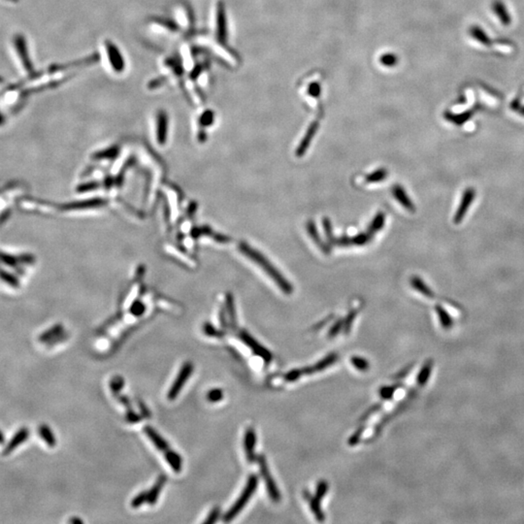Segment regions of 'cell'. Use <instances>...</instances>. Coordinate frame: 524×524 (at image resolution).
I'll return each instance as SVG.
<instances>
[{"label": "cell", "instance_id": "obj_4", "mask_svg": "<svg viewBox=\"0 0 524 524\" xmlns=\"http://www.w3.org/2000/svg\"><path fill=\"white\" fill-rule=\"evenodd\" d=\"M192 372H193L192 363L191 362H186L182 366V368H181L179 374L177 376L176 379L174 380L173 384L171 385V387H170V389L168 391L167 397H168L169 400L172 401V400H175L178 397V395L180 394L181 390L185 386L187 379L189 378V377L191 376Z\"/></svg>", "mask_w": 524, "mask_h": 524}, {"label": "cell", "instance_id": "obj_26", "mask_svg": "<svg viewBox=\"0 0 524 524\" xmlns=\"http://www.w3.org/2000/svg\"><path fill=\"white\" fill-rule=\"evenodd\" d=\"M350 362L358 371L361 372H366L370 368V363L365 358L360 356H352L350 358Z\"/></svg>", "mask_w": 524, "mask_h": 524}, {"label": "cell", "instance_id": "obj_8", "mask_svg": "<svg viewBox=\"0 0 524 524\" xmlns=\"http://www.w3.org/2000/svg\"><path fill=\"white\" fill-rule=\"evenodd\" d=\"M256 445H257V434L254 428H248L245 437H244V448L246 451L247 460L250 463L256 461Z\"/></svg>", "mask_w": 524, "mask_h": 524}, {"label": "cell", "instance_id": "obj_24", "mask_svg": "<svg viewBox=\"0 0 524 524\" xmlns=\"http://www.w3.org/2000/svg\"><path fill=\"white\" fill-rule=\"evenodd\" d=\"M157 131H158V137L162 138L164 137V134L166 132V127H167V122H168V118H167V116L165 112L163 111H160L157 114Z\"/></svg>", "mask_w": 524, "mask_h": 524}, {"label": "cell", "instance_id": "obj_44", "mask_svg": "<svg viewBox=\"0 0 524 524\" xmlns=\"http://www.w3.org/2000/svg\"><path fill=\"white\" fill-rule=\"evenodd\" d=\"M114 395H115V397H116V399H117V400H118V401H119V402H120V403L126 408V411H130V410H132L131 403H130L129 399H128L126 396L121 395L120 392H118V393H115Z\"/></svg>", "mask_w": 524, "mask_h": 524}, {"label": "cell", "instance_id": "obj_28", "mask_svg": "<svg viewBox=\"0 0 524 524\" xmlns=\"http://www.w3.org/2000/svg\"><path fill=\"white\" fill-rule=\"evenodd\" d=\"M226 308H227V314H228V318H229V320H230V323L233 327L236 326V315H235V308H234V303H233V298L231 295H228L227 296V299H226Z\"/></svg>", "mask_w": 524, "mask_h": 524}, {"label": "cell", "instance_id": "obj_47", "mask_svg": "<svg viewBox=\"0 0 524 524\" xmlns=\"http://www.w3.org/2000/svg\"><path fill=\"white\" fill-rule=\"evenodd\" d=\"M137 404H138V407L141 411V415L144 417V418H150V410L147 408V406L145 405L144 402H142L140 399L137 400Z\"/></svg>", "mask_w": 524, "mask_h": 524}, {"label": "cell", "instance_id": "obj_31", "mask_svg": "<svg viewBox=\"0 0 524 524\" xmlns=\"http://www.w3.org/2000/svg\"><path fill=\"white\" fill-rule=\"evenodd\" d=\"M224 398V390L221 388H213L207 393V399L211 403L220 402Z\"/></svg>", "mask_w": 524, "mask_h": 524}, {"label": "cell", "instance_id": "obj_38", "mask_svg": "<svg viewBox=\"0 0 524 524\" xmlns=\"http://www.w3.org/2000/svg\"><path fill=\"white\" fill-rule=\"evenodd\" d=\"M221 513H222V512H221V509H220L219 507H216V508H214V509H213V510H212V511L210 512V514L208 515V518H207V519H206V520L204 521V523H203V524H215V523H216V522H217V521H218V520L220 519V517H221Z\"/></svg>", "mask_w": 524, "mask_h": 524}, {"label": "cell", "instance_id": "obj_40", "mask_svg": "<svg viewBox=\"0 0 524 524\" xmlns=\"http://www.w3.org/2000/svg\"><path fill=\"white\" fill-rule=\"evenodd\" d=\"M365 429V426H362V427H359L349 439V446H355L359 440L361 439V436L363 434V431Z\"/></svg>", "mask_w": 524, "mask_h": 524}, {"label": "cell", "instance_id": "obj_48", "mask_svg": "<svg viewBox=\"0 0 524 524\" xmlns=\"http://www.w3.org/2000/svg\"><path fill=\"white\" fill-rule=\"evenodd\" d=\"M379 407H380V405H377V406H374L373 408H371L370 410H368L367 412H365L364 416H362V418H361V419H362V420H363V419H366V418H367V417H368V416H369V415H370V414H371L372 412H376V411H378V410L379 409Z\"/></svg>", "mask_w": 524, "mask_h": 524}, {"label": "cell", "instance_id": "obj_32", "mask_svg": "<svg viewBox=\"0 0 524 524\" xmlns=\"http://www.w3.org/2000/svg\"><path fill=\"white\" fill-rule=\"evenodd\" d=\"M123 386H124V379L119 376L114 377L110 381V388L112 390L113 394L120 392Z\"/></svg>", "mask_w": 524, "mask_h": 524}, {"label": "cell", "instance_id": "obj_9", "mask_svg": "<svg viewBox=\"0 0 524 524\" xmlns=\"http://www.w3.org/2000/svg\"><path fill=\"white\" fill-rule=\"evenodd\" d=\"M474 197H475L474 188H467L465 193H464V195H463V197H462V201H461V203L459 205V208H458V210L456 212V215H455V217L453 219V221H454L453 223L454 224L458 225L459 223H461V221L464 218L469 206L473 202Z\"/></svg>", "mask_w": 524, "mask_h": 524}, {"label": "cell", "instance_id": "obj_6", "mask_svg": "<svg viewBox=\"0 0 524 524\" xmlns=\"http://www.w3.org/2000/svg\"><path fill=\"white\" fill-rule=\"evenodd\" d=\"M239 338L244 344H246L255 352L256 355L262 357L266 364H269L271 362L272 357H273L271 351L267 349L266 348H264L262 344H260L255 338L251 336L247 331L245 330L241 331L239 333Z\"/></svg>", "mask_w": 524, "mask_h": 524}, {"label": "cell", "instance_id": "obj_45", "mask_svg": "<svg viewBox=\"0 0 524 524\" xmlns=\"http://www.w3.org/2000/svg\"><path fill=\"white\" fill-rule=\"evenodd\" d=\"M130 312L134 316H141L145 312V306L143 304H141L140 302H136V303H134L132 305V307L130 309Z\"/></svg>", "mask_w": 524, "mask_h": 524}, {"label": "cell", "instance_id": "obj_14", "mask_svg": "<svg viewBox=\"0 0 524 524\" xmlns=\"http://www.w3.org/2000/svg\"><path fill=\"white\" fill-rule=\"evenodd\" d=\"M144 432L148 436V438L150 439V441L153 443V445L156 447V449H159L160 451H163V452H166L167 450L170 449L168 443L151 426H149V425L145 426L144 427Z\"/></svg>", "mask_w": 524, "mask_h": 524}, {"label": "cell", "instance_id": "obj_17", "mask_svg": "<svg viewBox=\"0 0 524 524\" xmlns=\"http://www.w3.org/2000/svg\"><path fill=\"white\" fill-rule=\"evenodd\" d=\"M29 429H22V430H19V432L14 436V438L12 439V441L8 444V446L6 447V449H5L3 453L8 454V453H10L11 451L15 450V449H17L20 445H22V444L27 440V438H29Z\"/></svg>", "mask_w": 524, "mask_h": 524}, {"label": "cell", "instance_id": "obj_1", "mask_svg": "<svg viewBox=\"0 0 524 524\" xmlns=\"http://www.w3.org/2000/svg\"><path fill=\"white\" fill-rule=\"evenodd\" d=\"M240 249L242 253H244L248 258H250L252 261L258 263L262 269L268 274V276L276 283V285L281 289V291L285 294H291L293 292V288L291 285V283L269 262L267 261L262 254L257 252L256 250L249 247L247 244L242 243L240 245Z\"/></svg>", "mask_w": 524, "mask_h": 524}, {"label": "cell", "instance_id": "obj_27", "mask_svg": "<svg viewBox=\"0 0 524 524\" xmlns=\"http://www.w3.org/2000/svg\"><path fill=\"white\" fill-rule=\"evenodd\" d=\"M386 177H387V170L383 169V168H380V169H378L374 172H372L371 174H369L366 177V181L368 183H378V182H380V181L386 179Z\"/></svg>", "mask_w": 524, "mask_h": 524}, {"label": "cell", "instance_id": "obj_20", "mask_svg": "<svg viewBox=\"0 0 524 524\" xmlns=\"http://www.w3.org/2000/svg\"><path fill=\"white\" fill-rule=\"evenodd\" d=\"M39 434L41 436V438L45 441V443L51 447V448H54L57 444V440H56V437L54 435V433L52 432V429L47 426V425H41L39 427Z\"/></svg>", "mask_w": 524, "mask_h": 524}, {"label": "cell", "instance_id": "obj_39", "mask_svg": "<svg viewBox=\"0 0 524 524\" xmlns=\"http://www.w3.org/2000/svg\"><path fill=\"white\" fill-rule=\"evenodd\" d=\"M370 240V235L368 233H360L352 237V243L357 246H363Z\"/></svg>", "mask_w": 524, "mask_h": 524}, {"label": "cell", "instance_id": "obj_3", "mask_svg": "<svg viewBox=\"0 0 524 524\" xmlns=\"http://www.w3.org/2000/svg\"><path fill=\"white\" fill-rule=\"evenodd\" d=\"M257 460L259 462V466H260V469H261V474H262V478H263V481L265 483V487L266 489L268 491V495L269 497L271 498V500L275 503H279L281 501V493H280V490L278 489L277 485L275 483V481L273 480V477L269 471V467H268V464L266 462V459H265V456L264 455H260L257 457Z\"/></svg>", "mask_w": 524, "mask_h": 524}, {"label": "cell", "instance_id": "obj_7", "mask_svg": "<svg viewBox=\"0 0 524 524\" xmlns=\"http://www.w3.org/2000/svg\"><path fill=\"white\" fill-rule=\"evenodd\" d=\"M15 45H16V49L22 58V62L24 64V67L26 68V70L29 73V76L31 78H36L37 77V72L33 69V66H32V63L29 59V53H28V49H27V44H26V40L25 38L23 37L22 35H17L15 38Z\"/></svg>", "mask_w": 524, "mask_h": 524}, {"label": "cell", "instance_id": "obj_42", "mask_svg": "<svg viewBox=\"0 0 524 524\" xmlns=\"http://www.w3.org/2000/svg\"><path fill=\"white\" fill-rule=\"evenodd\" d=\"M343 327H344V320H339L330 328V331L328 332V337H335L338 333L342 330Z\"/></svg>", "mask_w": 524, "mask_h": 524}, {"label": "cell", "instance_id": "obj_2", "mask_svg": "<svg viewBox=\"0 0 524 524\" xmlns=\"http://www.w3.org/2000/svg\"><path fill=\"white\" fill-rule=\"evenodd\" d=\"M259 485V478L257 475H251L248 479L247 485L243 489L241 495L237 499V501L233 504V506L230 508V510L226 513L224 517V522L229 523L232 520H234L245 508V506L248 504L250 499L255 494Z\"/></svg>", "mask_w": 524, "mask_h": 524}, {"label": "cell", "instance_id": "obj_49", "mask_svg": "<svg viewBox=\"0 0 524 524\" xmlns=\"http://www.w3.org/2000/svg\"><path fill=\"white\" fill-rule=\"evenodd\" d=\"M69 523L71 524H83V521L82 520H79V519H72L69 521Z\"/></svg>", "mask_w": 524, "mask_h": 524}, {"label": "cell", "instance_id": "obj_19", "mask_svg": "<svg viewBox=\"0 0 524 524\" xmlns=\"http://www.w3.org/2000/svg\"><path fill=\"white\" fill-rule=\"evenodd\" d=\"M317 128H318V124L317 123H314L308 130V132L306 133L305 137L303 138V140L301 141V144L299 145V147L297 148L296 150V155L297 156H302L305 154V152L308 150L309 146H310V143L313 139V136L315 135L316 131H317Z\"/></svg>", "mask_w": 524, "mask_h": 524}, {"label": "cell", "instance_id": "obj_10", "mask_svg": "<svg viewBox=\"0 0 524 524\" xmlns=\"http://www.w3.org/2000/svg\"><path fill=\"white\" fill-rule=\"evenodd\" d=\"M303 495H304V498L308 501V503L310 505V508H311V511L314 514V516L317 519V521L320 522V523L324 522L325 517H324V513L322 512V509L320 507V500H319L316 496H313L308 490H304Z\"/></svg>", "mask_w": 524, "mask_h": 524}, {"label": "cell", "instance_id": "obj_15", "mask_svg": "<svg viewBox=\"0 0 524 524\" xmlns=\"http://www.w3.org/2000/svg\"><path fill=\"white\" fill-rule=\"evenodd\" d=\"M392 193H393L394 197L396 198V200H397L399 203H401V205H402L405 209H407V210H409V211H411V212H413V211H414L413 203H412V200L410 199L409 195L406 193V191L404 190L403 187H401V186H399V185L394 186L393 188H392Z\"/></svg>", "mask_w": 524, "mask_h": 524}, {"label": "cell", "instance_id": "obj_25", "mask_svg": "<svg viewBox=\"0 0 524 524\" xmlns=\"http://www.w3.org/2000/svg\"><path fill=\"white\" fill-rule=\"evenodd\" d=\"M436 312L438 314V317L440 319V322H441L442 326L444 328H446V329L450 328L451 325H452V320H451L449 314L447 313V311L444 310L441 306H436Z\"/></svg>", "mask_w": 524, "mask_h": 524}, {"label": "cell", "instance_id": "obj_29", "mask_svg": "<svg viewBox=\"0 0 524 524\" xmlns=\"http://www.w3.org/2000/svg\"><path fill=\"white\" fill-rule=\"evenodd\" d=\"M322 224H323V228H324V232L326 234V237H327V241L328 243L330 244V246H334L335 245V237L333 235V230H332V225H331V222L328 218H324L323 221H322Z\"/></svg>", "mask_w": 524, "mask_h": 524}, {"label": "cell", "instance_id": "obj_13", "mask_svg": "<svg viewBox=\"0 0 524 524\" xmlns=\"http://www.w3.org/2000/svg\"><path fill=\"white\" fill-rule=\"evenodd\" d=\"M307 231L310 235V237L312 238V240L317 244V246L326 255L329 254L331 248L329 245H326L321 239H320V233L318 231V228H317V225L313 222V221H309L307 223Z\"/></svg>", "mask_w": 524, "mask_h": 524}, {"label": "cell", "instance_id": "obj_33", "mask_svg": "<svg viewBox=\"0 0 524 524\" xmlns=\"http://www.w3.org/2000/svg\"><path fill=\"white\" fill-rule=\"evenodd\" d=\"M327 491H328V484L326 481H320L319 482L318 486H317V489H316V494L315 496L319 499V500H321L325 497V495L327 494Z\"/></svg>", "mask_w": 524, "mask_h": 524}, {"label": "cell", "instance_id": "obj_35", "mask_svg": "<svg viewBox=\"0 0 524 524\" xmlns=\"http://www.w3.org/2000/svg\"><path fill=\"white\" fill-rule=\"evenodd\" d=\"M397 386H382L380 389H379V395L381 397V399L383 400H389L393 397L394 395V392L396 390Z\"/></svg>", "mask_w": 524, "mask_h": 524}, {"label": "cell", "instance_id": "obj_46", "mask_svg": "<svg viewBox=\"0 0 524 524\" xmlns=\"http://www.w3.org/2000/svg\"><path fill=\"white\" fill-rule=\"evenodd\" d=\"M352 244H353L352 238L348 237V236H343L339 239H336L335 241V245L341 246V247H349V246H351Z\"/></svg>", "mask_w": 524, "mask_h": 524}, {"label": "cell", "instance_id": "obj_30", "mask_svg": "<svg viewBox=\"0 0 524 524\" xmlns=\"http://www.w3.org/2000/svg\"><path fill=\"white\" fill-rule=\"evenodd\" d=\"M61 331H62V327L60 325H58V326H55L53 329H51L50 331L44 333L41 337H40V341L42 342H51L54 340L55 337H58L60 334H61Z\"/></svg>", "mask_w": 524, "mask_h": 524}, {"label": "cell", "instance_id": "obj_21", "mask_svg": "<svg viewBox=\"0 0 524 524\" xmlns=\"http://www.w3.org/2000/svg\"><path fill=\"white\" fill-rule=\"evenodd\" d=\"M411 285H412V287L414 290L419 291L424 296L429 297V298L434 296L433 291L418 277H412V279H411Z\"/></svg>", "mask_w": 524, "mask_h": 524}, {"label": "cell", "instance_id": "obj_36", "mask_svg": "<svg viewBox=\"0 0 524 524\" xmlns=\"http://www.w3.org/2000/svg\"><path fill=\"white\" fill-rule=\"evenodd\" d=\"M147 501H148V491H143V492H140L137 496H135L132 499L131 506L133 508H138L144 503H146Z\"/></svg>", "mask_w": 524, "mask_h": 524}, {"label": "cell", "instance_id": "obj_22", "mask_svg": "<svg viewBox=\"0 0 524 524\" xmlns=\"http://www.w3.org/2000/svg\"><path fill=\"white\" fill-rule=\"evenodd\" d=\"M432 366H433V362L432 360H428L421 368V370L419 371V373L417 375V378H416V381L419 385H425V383L427 382V380L429 379V377L430 374L432 372Z\"/></svg>", "mask_w": 524, "mask_h": 524}, {"label": "cell", "instance_id": "obj_12", "mask_svg": "<svg viewBox=\"0 0 524 524\" xmlns=\"http://www.w3.org/2000/svg\"><path fill=\"white\" fill-rule=\"evenodd\" d=\"M222 4L223 3H220L217 9L216 27H217V38L222 43H225V39H226V20H225V8H224V5Z\"/></svg>", "mask_w": 524, "mask_h": 524}, {"label": "cell", "instance_id": "obj_43", "mask_svg": "<svg viewBox=\"0 0 524 524\" xmlns=\"http://www.w3.org/2000/svg\"><path fill=\"white\" fill-rule=\"evenodd\" d=\"M142 415L140 414H137L136 412H134L133 410H130V411H126V414H125V418L128 422L130 423H136V422H139L141 419H142Z\"/></svg>", "mask_w": 524, "mask_h": 524}, {"label": "cell", "instance_id": "obj_41", "mask_svg": "<svg viewBox=\"0 0 524 524\" xmlns=\"http://www.w3.org/2000/svg\"><path fill=\"white\" fill-rule=\"evenodd\" d=\"M303 374V369H294L285 375V379L288 381H295Z\"/></svg>", "mask_w": 524, "mask_h": 524}, {"label": "cell", "instance_id": "obj_37", "mask_svg": "<svg viewBox=\"0 0 524 524\" xmlns=\"http://www.w3.org/2000/svg\"><path fill=\"white\" fill-rule=\"evenodd\" d=\"M356 314H357V311H350L349 314L348 315V317L346 318L345 321H344V331L346 334H349L350 329H351V326H352V323H353V320L356 317Z\"/></svg>", "mask_w": 524, "mask_h": 524}, {"label": "cell", "instance_id": "obj_5", "mask_svg": "<svg viewBox=\"0 0 524 524\" xmlns=\"http://www.w3.org/2000/svg\"><path fill=\"white\" fill-rule=\"evenodd\" d=\"M104 46L107 59L111 68L116 73L123 72L125 69V61L118 48L111 41H106Z\"/></svg>", "mask_w": 524, "mask_h": 524}, {"label": "cell", "instance_id": "obj_16", "mask_svg": "<svg viewBox=\"0 0 524 524\" xmlns=\"http://www.w3.org/2000/svg\"><path fill=\"white\" fill-rule=\"evenodd\" d=\"M166 483V477L165 476H160L158 477L157 481L155 482V484L153 485V487L150 488V490L148 491V501L147 503H149L150 505H154L156 502H157V499H158V496L163 488V486L165 485Z\"/></svg>", "mask_w": 524, "mask_h": 524}, {"label": "cell", "instance_id": "obj_23", "mask_svg": "<svg viewBox=\"0 0 524 524\" xmlns=\"http://www.w3.org/2000/svg\"><path fill=\"white\" fill-rule=\"evenodd\" d=\"M384 221H385V215L383 213H378L375 216L371 225L369 226V229H368V234L371 236L373 235L376 232L379 231L382 226L384 225Z\"/></svg>", "mask_w": 524, "mask_h": 524}, {"label": "cell", "instance_id": "obj_34", "mask_svg": "<svg viewBox=\"0 0 524 524\" xmlns=\"http://www.w3.org/2000/svg\"><path fill=\"white\" fill-rule=\"evenodd\" d=\"M203 330H204V333L208 336H211V337H223L225 335V332L222 331V330H218L217 328H215L212 324L210 323H206L203 327Z\"/></svg>", "mask_w": 524, "mask_h": 524}, {"label": "cell", "instance_id": "obj_18", "mask_svg": "<svg viewBox=\"0 0 524 524\" xmlns=\"http://www.w3.org/2000/svg\"><path fill=\"white\" fill-rule=\"evenodd\" d=\"M164 456H165L166 461L172 468V470L175 473H180L182 470V466H183L182 457L176 451H173L171 449L164 452Z\"/></svg>", "mask_w": 524, "mask_h": 524}, {"label": "cell", "instance_id": "obj_50", "mask_svg": "<svg viewBox=\"0 0 524 524\" xmlns=\"http://www.w3.org/2000/svg\"><path fill=\"white\" fill-rule=\"evenodd\" d=\"M3 438H4V437H3V434H2V432L0 431V444H2V443L4 442V439H3Z\"/></svg>", "mask_w": 524, "mask_h": 524}, {"label": "cell", "instance_id": "obj_11", "mask_svg": "<svg viewBox=\"0 0 524 524\" xmlns=\"http://www.w3.org/2000/svg\"><path fill=\"white\" fill-rule=\"evenodd\" d=\"M337 358L338 355L336 353H330V354L326 355L323 359H321L319 362H317L314 366L308 367V368H304L303 369V373L304 374H313V373L323 371L327 367H329L332 364H334L336 362Z\"/></svg>", "mask_w": 524, "mask_h": 524}]
</instances>
